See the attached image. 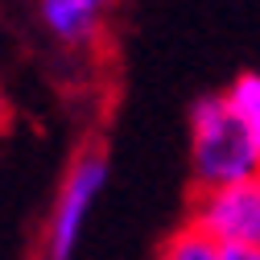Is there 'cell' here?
<instances>
[{"label": "cell", "instance_id": "6da1fadb", "mask_svg": "<svg viewBox=\"0 0 260 260\" xmlns=\"http://www.w3.org/2000/svg\"><path fill=\"white\" fill-rule=\"evenodd\" d=\"M260 174V153L252 149L244 124L236 120L223 91L199 95L190 104V178L194 190H223Z\"/></svg>", "mask_w": 260, "mask_h": 260}, {"label": "cell", "instance_id": "7a4b0ae2", "mask_svg": "<svg viewBox=\"0 0 260 260\" xmlns=\"http://www.w3.org/2000/svg\"><path fill=\"white\" fill-rule=\"evenodd\" d=\"M108 174H112V166H108L104 149H83L67 166L58 194H54V207H50V219H46L42 260H75V252L87 236V223L108 190Z\"/></svg>", "mask_w": 260, "mask_h": 260}, {"label": "cell", "instance_id": "3957f363", "mask_svg": "<svg viewBox=\"0 0 260 260\" xmlns=\"http://www.w3.org/2000/svg\"><path fill=\"white\" fill-rule=\"evenodd\" d=\"M190 223L207 232L219 248H256L260 252V174L232 182L223 190H203L194 199Z\"/></svg>", "mask_w": 260, "mask_h": 260}, {"label": "cell", "instance_id": "277c9868", "mask_svg": "<svg viewBox=\"0 0 260 260\" xmlns=\"http://www.w3.org/2000/svg\"><path fill=\"white\" fill-rule=\"evenodd\" d=\"M112 9L116 0H38V21L58 46L83 50L104 34Z\"/></svg>", "mask_w": 260, "mask_h": 260}, {"label": "cell", "instance_id": "5b68a950", "mask_svg": "<svg viewBox=\"0 0 260 260\" xmlns=\"http://www.w3.org/2000/svg\"><path fill=\"white\" fill-rule=\"evenodd\" d=\"M227 104H232L236 120L244 124V133L252 141V149L260 153V71H244L232 79V87H223Z\"/></svg>", "mask_w": 260, "mask_h": 260}, {"label": "cell", "instance_id": "8992f818", "mask_svg": "<svg viewBox=\"0 0 260 260\" xmlns=\"http://www.w3.org/2000/svg\"><path fill=\"white\" fill-rule=\"evenodd\" d=\"M157 260H219V244L199 232L194 223H182L178 232H170V240L161 244Z\"/></svg>", "mask_w": 260, "mask_h": 260}, {"label": "cell", "instance_id": "52a82bcc", "mask_svg": "<svg viewBox=\"0 0 260 260\" xmlns=\"http://www.w3.org/2000/svg\"><path fill=\"white\" fill-rule=\"evenodd\" d=\"M219 260H260L256 248H219Z\"/></svg>", "mask_w": 260, "mask_h": 260}]
</instances>
